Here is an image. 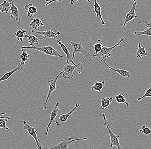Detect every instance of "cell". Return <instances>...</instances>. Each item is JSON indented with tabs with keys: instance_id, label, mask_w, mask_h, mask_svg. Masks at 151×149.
<instances>
[{
	"instance_id": "4",
	"label": "cell",
	"mask_w": 151,
	"mask_h": 149,
	"mask_svg": "<svg viewBox=\"0 0 151 149\" xmlns=\"http://www.w3.org/2000/svg\"><path fill=\"white\" fill-rule=\"evenodd\" d=\"M101 117L103 118L104 121V125L106 126L109 134V137H110V145L109 147L110 148H113V146L116 147L118 149H122L121 146L119 143V136L116 135L113 133V131L111 130L110 126H109V124L107 121V118H106V115L105 114L103 113L101 115Z\"/></svg>"
},
{
	"instance_id": "1",
	"label": "cell",
	"mask_w": 151,
	"mask_h": 149,
	"mask_svg": "<svg viewBox=\"0 0 151 149\" xmlns=\"http://www.w3.org/2000/svg\"><path fill=\"white\" fill-rule=\"evenodd\" d=\"M84 61L83 60L80 61V63L77 64V65H71L68 64L65 65L63 68H58V69L63 71L64 72L62 73L63 77L65 79L68 80H70L74 77L73 72L76 69H78L79 73H81L83 71V69L82 66H80L81 64H83Z\"/></svg>"
},
{
	"instance_id": "10",
	"label": "cell",
	"mask_w": 151,
	"mask_h": 149,
	"mask_svg": "<svg viewBox=\"0 0 151 149\" xmlns=\"http://www.w3.org/2000/svg\"><path fill=\"white\" fill-rule=\"evenodd\" d=\"M80 106V104H76L75 105L74 108L70 111L67 114H64L61 115L59 116L58 118L55 120V122L57 125L59 126V125H62L67 122L68 119L69 117L70 116L73 114V112L78 108V107Z\"/></svg>"
},
{
	"instance_id": "6",
	"label": "cell",
	"mask_w": 151,
	"mask_h": 149,
	"mask_svg": "<svg viewBox=\"0 0 151 149\" xmlns=\"http://www.w3.org/2000/svg\"><path fill=\"white\" fill-rule=\"evenodd\" d=\"M63 72H64L63 71H61V72H60L58 73V75L55 77L54 79H50V81H49L50 86H49V90H48V93H47L46 100H45L44 104H43V111H46V112H49V110H48V108H47V102H48V100H49V99H50L51 95L53 91L56 89L57 82L58 80V78L60 77V75H61V74L63 73Z\"/></svg>"
},
{
	"instance_id": "8",
	"label": "cell",
	"mask_w": 151,
	"mask_h": 149,
	"mask_svg": "<svg viewBox=\"0 0 151 149\" xmlns=\"http://www.w3.org/2000/svg\"><path fill=\"white\" fill-rule=\"evenodd\" d=\"M86 137L82 138H74L73 137H68L66 139L62 140L61 142L58 144L57 145L52 147L50 149H68V146L70 144H71L74 141H78V140H86Z\"/></svg>"
},
{
	"instance_id": "15",
	"label": "cell",
	"mask_w": 151,
	"mask_h": 149,
	"mask_svg": "<svg viewBox=\"0 0 151 149\" xmlns=\"http://www.w3.org/2000/svg\"><path fill=\"white\" fill-rule=\"evenodd\" d=\"M25 63H19V64L14 69L5 73L2 77L0 78V82L6 81L8 80L9 77H11L12 75H13L14 73L17 72V71H19L22 70L25 67Z\"/></svg>"
},
{
	"instance_id": "24",
	"label": "cell",
	"mask_w": 151,
	"mask_h": 149,
	"mask_svg": "<svg viewBox=\"0 0 151 149\" xmlns=\"http://www.w3.org/2000/svg\"><path fill=\"white\" fill-rule=\"evenodd\" d=\"M105 83V82L104 81H102L101 82L99 81L94 82V84L91 87V91L100 92L104 88Z\"/></svg>"
},
{
	"instance_id": "31",
	"label": "cell",
	"mask_w": 151,
	"mask_h": 149,
	"mask_svg": "<svg viewBox=\"0 0 151 149\" xmlns=\"http://www.w3.org/2000/svg\"><path fill=\"white\" fill-rule=\"evenodd\" d=\"M139 132L146 135L151 134V129L148 127H146V125H145L142 126L141 129L139 130Z\"/></svg>"
},
{
	"instance_id": "11",
	"label": "cell",
	"mask_w": 151,
	"mask_h": 149,
	"mask_svg": "<svg viewBox=\"0 0 151 149\" xmlns=\"http://www.w3.org/2000/svg\"><path fill=\"white\" fill-rule=\"evenodd\" d=\"M9 1L11 3L10 18L16 20V21L20 24H21V19L19 17V14L18 8L14 4V0H9Z\"/></svg>"
},
{
	"instance_id": "20",
	"label": "cell",
	"mask_w": 151,
	"mask_h": 149,
	"mask_svg": "<svg viewBox=\"0 0 151 149\" xmlns=\"http://www.w3.org/2000/svg\"><path fill=\"white\" fill-rule=\"evenodd\" d=\"M145 46H146V43H144V46L143 47H142L141 43H139L138 46V50L137 51L136 57L139 60H141L142 57L147 56L148 55V53H146V50H145Z\"/></svg>"
},
{
	"instance_id": "18",
	"label": "cell",
	"mask_w": 151,
	"mask_h": 149,
	"mask_svg": "<svg viewBox=\"0 0 151 149\" xmlns=\"http://www.w3.org/2000/svg\"><path fill=\"white\" fill-rule=\"evenodd\" d=\"M25 37H27L28 38V43H29V46H33L34 44H36L37 45H38L39 40L45 39L46 38L44 37L38 38L35 36L33 35H31V34L26 35Z\"/></svg>"
},
{
	"instance_id": "7",
	"label": "cell",
	"mask_w": 151,
	"mask_h": 149,
	"mask_svg": "<svg viewBox=\"0 0 151 149\" xmlns=\"http://www.w3.org/2000/svg\"><path fill=\"white\" fill-rule=\"evenodd\" d=\"M22 122L24 124V130H26L28 132V134L32 136L33 138H34V139H35V141L36 144L37 146V149H42V145H41L40 142L39 141L38 138L37 134V130H36L35 128L30 126L26 121L22 120Z\"/></svg>"
},
{
	"instance_id": "32",
	"label": "cell",
	"mask_w": 151,
	"mask_h": 149,
	"mask_svg": "<svg viewBox=\"0 0 151 149\" xmlns=\"http://www.w3.org/2000/svg\"><path fill=\"white\" fill-rule=\"evenodd\" d=\"M146 97H151V88L150 87L149 89L146 90V93L144 94L143 96H142L140 98H138L137 99V101H141L142 99Z\"/></svg>"
},
{
	"instance_id": "3",
	"label": "cell",
	"mask_w": 151,
	"mask_h": 149,
	"mask_svg": "<svg viewBox=\"0 0 151 149\" xmlns=\"http://www.w3.org/2000/svg\"><path fill=\"white\" fill-rule=\"evenodd\" d=\"M71 45L73 50L72 54L73 57H75L76 53H81L84 55L88 62L91 61L93 55L94 53L93 50L91 49L89 51L86 50L82 46V42L76 43L73 41H71Z\"/></svg>"
},
{
	"instance_id": "16",
	"label": "cell",
	"mask_w": 151,
	"mask_h": 149,
	"mask_svg": "<svg viewBox=\"0 0 151 149\" xmlns=\"http://www.w3.org/2000/svg\"><path fill=\"white\" fill-rule=\"evenodd\" d=\"M93 1H94V3L92 4V5L94 6V9L92 10V11L96 14L97 17L99 18V19L101 21L102 24L103 25H105L106 23L104 21L102 16L101 8L97 2V0H93Z\"/></svg>"
},
{
	"instance_id": "22",
	"label": "cell",
	"mask_w": 151,
	"mask_h": 149,
	"mask_svg": "<svg viewBox=\"0 0 151 149\" xmlns=\"http://www.w3.org/2000/svg\"><path fill=\"white\" fill-rule=\"evenodd\" d=\"M113 98L103 97L101 98V106L103 111L109 107L113 101Z\"/></svg>"
},
{
	"instance_id": "34",
	"label": "cell",
	"mask_w": 151,
	"mask_h": 149,
	"mask_svg": "<svg viewBox=\"0 0 151 149\" xmlns=\"http://www.w3.org/2000/svg\"><path fill=\"white\" fill-rule=\"evenodd\" d=\"M62 0H50L49 1L47 2V3L46 4V6H48V5L52 3H55L57 2H61Z\"/></svg>"
},
{
	"instance_id": "33",
	"label": "cell",
	"mask_w": 151,
	"mask_h": 149,
	"mask_svg": "<svg viewBox=\"0 0 151 149\" xmlns=\"http://www.w3.org/2000/svg\"><path fill=\"white\" fill-rule=\"evenodd\" d=\"M139 24H144L146 27H150L151 28V24L148 21L144 19H141L139 22Z\"/></svg>"
},
{
	"instance_id": "23",
	"label": "cell",
	"mask_w": 151,
	"mask_h": 149,
	"mask_svg": "<svg viewBox=\"0 0 151 149\" xmlns=\"http://www.w3.org/2000/svg\"><path fill=\"white\" fill-rule=\"evenodd\" d=\"M31 23L29 24V26L32 27L33 29L35 30L38 29L40 26H44V23L42 22V21L38 18L31 19Z\"/></svg>"
},
{
	"instance_id": "37",
	"label": "cell",
	"mask_w": 151,
	"mask_h": 149,
	"mask_svg": "<svg viewBox=\"0 0 151 149\" xmlns=\"http://www.w3.org/2000/svg\"><path fill=\"white\" fill-rule=\"evenodd\" d=\"M132 1H134V2H135V1H136V0H132Z\"/></svg>"
},
{
	"instance_id": "35",
	"label": "cell",
	"mask_w": 151,
	"mask_h": 149,
	"mask_svg": "<svg viewBox=\"0 0 151 149\" xmlns=\"http://www.w3.org/2000/svg\"><path fill=\"white\" fill-rule=\"evenodd\" d=\"M79 1H86L88 2H91L90 0H70V4H73Z\"/></svg>"
},
{
	"instance_id": "26",
	"label": "cell",
	"mask_w": 151,
	"mask_h": 149,
	"mask_svg": "<svg viewBox=\"0 0 151 149\" xmlns=\"http://www.w3.org/2000/svg\"><path fill=\"white\" fill-rule=\"evenodd\" d=\"M26 35V30L23 29L18 30L15 33V35L17 37L18 41H22L24 38H25Z\"/></svg>"
},
{
	"instance_id": "27",
	"label": "cell",
	"mask_w": 151,
	"mask_h": 149,
	"mask_svg": "<svg viewBox=\"0 0 151 149\" xmlns=\"http://www.w3.org/2000/svg\"><path fill=\"white\" fill-rule=\"evenodd\" d=\"M21 49L22 53L20 56L21 61V63H25V62L29 60L30 55L28 54V52H27V49H24V48H22Z\"/></svg>"
},
{
	"instance_id": "36",
	"label": "cell",
	"mask_w": 151,
	"mask_h": 149,
	"mask_svg": "<svg viewBox=\"0 0 151 149\" xmlns=\"http://www.w3.org/2000/svg\"><path fill=\"white\" fill-rule=\"evenodd\" d=\"M45 1L46 2H47L49 1H50V0H45Z\"/></svg>"
},
{
	"instance_id": "28",
	"label": "cell",
	"mask_w": 151,
	"mask_h": 149,
	"mask_svg": "<svg viewBox=\"0 0 151 149\" xmlns=\"http://www.w3.org/2000/svg\"><path fill=\"white\" fill-rule=\"evenodd\" d=\"M11 118L9 117H6L4 118H0V128L3 129L2 132H3L4 130H9V128L6 126V122L8 120H10Z\"/></svg>"
},
{
	"instance_id": "25",
	"label": "cell",
	"mask_w": 151,
	"mask_h": 149,
	"mask_svg": "<svg viewBox=\"0 0 151 149\" xmlns=\"http://www.w3.org/2000/svg\"><path fill=\"white\" fill-rule=\"evenodd\" d=\"M115 101L119 103L123 104L127 107L129 106V104L126 101L124 94L123 93H120L117 95L115 97Z\"/></svg>"
},
{
	"instance_id": "39",
	"label": "cell",
	"mask_w": 151,
	"mask_h": 149,
	"mask_svg": "<svg viewBox=\"0 0 151 149\" xmlns=\"http://www.w3.org/2000/svg\"><path fill=\"white\" fill-rule=\"evenodd\" d=\"M150 88H151V83H150Z\"/></svg>"
},
{
	"instance_id": "12",
	"label": "cell",
	"mask_w": 151,
	"mask_h": 149,
	"mask_svg": "<svg viewBox=\"0 0 151 149\" xmlns=\"http://www.w3.org/2000/svg\"><path fill=\"white\" fill-rule=\"evenodd\" d=\"M59 105V103L57 102L55 104V107L52 111L50 113V121H49V123L47 125V130H46V132H45V135L47 136L48 134L49 131L51 128V125L52 122L55 120L56 118V116H57L58 113L59 111V109H58V107Z\"/></svg>"
},
{
	"instance_id": "14",
	"label": "cell",
	"mask_w": 151,
	"mask_h": 149,
	"mask_svg": "<svg viewBox=\"0 0 151 149\" xmlns=\"http://www.w3.org/2000/svg\"><path fill=\"white\" fill-rule=\"evenodd\" d=\"M56 41L57 43H58V44H59V46L61 47L64 53L66 54V57H67V63H68V64L72 63L73 65H77V64H76L74 62H73V59L74 57H73V56L72 54L70 53L68 50L65 45L62 43V41H61L59 40H57Z\"/></svg>"
},
{
	"instance_id": "2",
	"label": "cell",
	"mask_w": 151,
	"mask_h": 149,
	"mask_svg": "<svg viewBox=\"0 0 151 149\" xmlns=\"http://www.w3.org/2000/svg\"><path fill=\"white\" fill-rule=\"evenodd\" d=\"M21 48V49L24 48V49H26L27 50L30 49V50H33L42 52L49 56H55V57L60 58L64 57L63 55L60 54L54 48L50 45L42 47H34V46H22Z\"/></svg>"
},
{
	"instance_id": "17",
	"label": "cell",
	"mask_w": 151,
	"mask_h": 149,
	"mask_svg": "<svg viewBox=\"0 0 151 149\" xmlns=\"http://www.w3.org/2000/svg\"><path fill=\"white\" fill-rule=\"evenodd\" d=\"M102 62H103L105 66L106 67V68L109 69L113 71L118 73L120 75L121 77H126L129 78V77H131V75H130L129 71L125 70L118 69L117 68H113L109 66L108 64L106 63L105 59L102 61Z\"/></svg>"
},
{
	"instance_id": "9",
	"label": "cell",
	"mask_w": 151,
	"mask_h": 149,
	"mask_svg": "<svg viewBox=\"0 0 151 149\" xmlns=\"http://www.w3.org/2000/svg\"><path fill=\"white\" fill-rule=\"evenodd\" d=\"M137 1L134 2L133 4L131 10L126 14L124 22L123 24H122L123 27H125L126 24L128 22H130L134 19L137 18V16L136 14H135V10L137 8Z\"/></svg>"
},
{
	"instance_id": "19",
	"label": "cell",
	"mask_w": 151,
	"mask_h": 149,
	"mask_svg": "<svg viewBox=\"0 0 151 149\" xmlns=\"http://www.w3.org/2000/svg\"><path fill=\"white\" fill-rule=\"evenodd\" d=\"M24 9L27 12V15L29 17H32L33 15L35 14L37 12V9L34 6L32 3L26 4L24 6Z\"/></svg>"
},
{
	"instance_id": "38",
	"label": "cell",
	"mask_w": 151,
	"mask_h": 149,
	"mask_svg": "<svg viewBox=\"0 0 151 149\" xmlns=\"http://www.w3.org/2000/svg\"><path fill=\"white\" fill-rule=\"evenodd\" d=\"M4 117H1V116H0V118H4Z\"/></svg>"
},
{
	"instance_id": "30",
	"label": "cell",
	"mask_w": 151,
	"mask_h": 149,
	"mask_svg": "<svg viewBox=\"0 0 151 149\" xmlns=\"http://www.w3.org/2000/svg\"><path fill=\"white\" fill-rule=\"evenodd\" d=\"M98 43L94 44V50L95 52L94 54L99 53L101 50L103 46V44L101 40H98Z\"/></svg>"
},
{
	"instance_id": "29",
	"label": "cell",
	"mask_w": 151,
	"mask_h": 149,
	"mask_svg": "<svg viewBox=\"0 0 151 149\" xmlns=\"http://www.w3.org/2000/svg\"><path fill=\"white\" fill-rule=\"evenodd\" d=\"M134 35L136 36L146 35L151 37V28L150 27H147V29L144 31H140V32H135Z\"/></svg>"
},
{
	"instance_id": "21",
	"label": "cell",
	"mask_w": 151,
	"mask_h": 149,
	"mask_svg": "<svg viewBox=\"0 0 151 149\" xmlns=\"http://www.w3.org/2000/svg\"><path fill=\"white\" fill-rule=\"evenodd\" d=\"M11 3L9 1H4L3 3L0 4V12L9 14L10 12Z\"/></svg>"
},
{
	"instance_id": "13",
	"label": "cell",
	"mask_w": 151,
	"mask_h": 149,
	"mask_svg": "<svg viewBox=\"0 0 151 149\" xmlns=\"http://www.w3.org/2000/svg\"><path fill=\"white\" fill-rule=\"evenodd\" d=\"M31 32L32 33L38 34V35H40L46 38H56L58 37V36L61 35V32L58 31L57 32H54L52 30H49V31H35V30H32Z\"/></svg>"
},
{
	"instance_id": "5",
	"label": "cell",
	"mask_w": 151,
	"mask_h": 149,
	"mask_svg": "<svg viewBox=\"0 0 151 149\" xmlns=\"http://www.w3.org/2000/svg\"><path fill=\"white\" fill-rule=\"evenodd\" d=\"M124 40V39L122 37H121L119 39V41L116 44H115L114 46L110 48L108 47H105V46H103L101 50L99 53L97 54H94L93 55V58L94 57H102L101 60L99 61V63L102 62L105 59V58H108L109 57H110L111 55V52L113 50L114 48H116L118 46H119L120 45L121 43Z\"/></svg>"
}]
</instances>
